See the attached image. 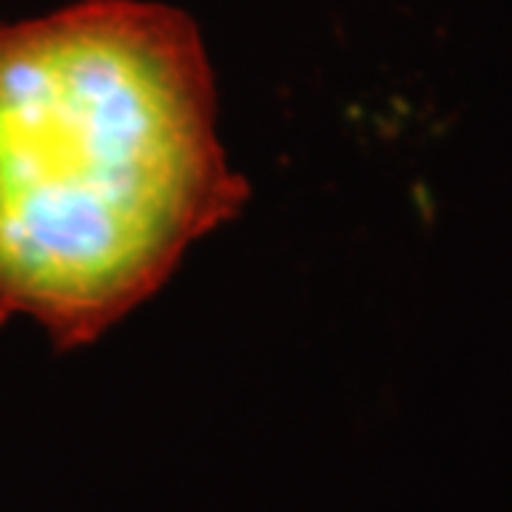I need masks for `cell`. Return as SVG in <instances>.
I'll return each instance as SVG.
<instances>
[{
    "label": "cell",
    "mask_w": 512,
    "mask_h": 512,
    "mask_svg": "<svg viewBox=\"0 0 512 512\" xmlns=\"http://www.w3.org/2000/svg\"><path fill=\"white\" fill-rule=\"evenodd\" d=\"M245 200L183 12L83 0L0 23V325L89 345Z\"/></svg>",
    "instance_id": "6da1fadb"
}]
</instances>
